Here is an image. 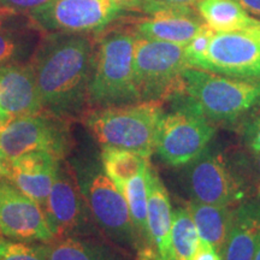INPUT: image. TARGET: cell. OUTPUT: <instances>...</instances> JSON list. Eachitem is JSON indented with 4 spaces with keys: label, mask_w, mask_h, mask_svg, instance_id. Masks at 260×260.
Masks as SVG:
<instances>
[{
    "label": "cell",
    "mask_w": 260,
    "mask_h": 260,
    "mask_svg": "<svg viewBox=\"0 0 260 260\" xmlns=\"http://www.w3.org/2000/svg\"><path fill=\"white\" fill-rule=\"evenodd\" d=\"M94 48L83 34H50L30 61L45 111L68 118L88 103Z\"/></svg>",
    "instance_id": "1"
},
{
    "label": "cell",
    "mask_w": 260,
    "mask_h": 260,
    "mask_svg": "<svg viewBox=\"0 0 260 260\" xmlns=\"http://www.w3.org/2000/svg\"><path fill=\"white\" fill-rule=\"evenodd\" d=\"M162 115L159 100L96 107L84 116V124L103 148H121L149 158L155 152Z\"/></svg>",
    "instance_id": "2"
},
{
    "label": "cell",
    "mask_w": 260,
    "mask_h": 260,
    "mask_svg": "<svg viewBox=\"0 0 260 260\" xmlns=\"http://www.w3.org/2000/svg\"><path fill=\"white\" fill-rule=\"evenodd\" d=\"M136 34L110 32L94 51L92 74L88 83V104L107 107L138 103L140 100L134 76Z\"/></svg>",
    "instance_id": "3"
},
{
    "label": "cell",
    "mask_w": 260,
    "mask_h": 260,
    "mask_svg": "<svg viewBox=\"0 0 260 260\" xmlns=\"http://www.w3.org/2000/svg\"><path fill=\"white\" fill-rule=\"evenodd\" d=\"M184 92L210 121L232 122L260 105V81L223 76L211 71L187 68Z\"/></svg>",
    "instance_id": "4"
},
{
    "label": "cell",
    "mask_w": 260,
    "mask_h": 260,
    "mask_svg": "<svg viewBox=\"0 0 260 260\" xmlns=\"http://www.w3.org/2000/svg\"><path fill=\"white\" fill-rule=\"evenodd\" d=\"M187 68L183 46L136 35L134 76L141 102H161L183 93Z\"/></svg>",
    "instance_id": "5"
},
{
    "label": "cell",
    "mask_w": 260,
    "mask_h": 260,
    "mask_svg": "<svg viewBox=\"0 0 260 260\" xmlns=\"http://www.w3.org/2000/svg\"><path fill=\"white\" fill-rule=\"evenodd\" d=\"M77 181L87 209L100 229L113 242L125 248H138L140 239L124 195L104 169L88 165L79 172Z\"/></svg>",
    "instance_id": "6"
},
{
    "label": "cell",
    "mask_w": 260,
    "mask_h": 260,
    "mask_svg": "<svg viewBox=\"0 0 260 260\" xmlns=\"http://www.w3.org/2000/svg\"><path fill=\"white\" fill-rule=\"evenodd\" d=\"M213 135L210 119L187 98L183 105L162 115L155 152L167 164L182 167L203 154Z\"/></svg>",
    "instance_id": "7"
},
{
    "label": "cell",
    "mask_w": 260,
    "mask_h": 260,
    "mask_svg": "<svg viewBox=\"0 0 260 260\" xmlns=\"http://www.w3.org/2000/svg\"><path fill=\"white\" fill-rule=\"evenodd\" d=\"M70 141L64 118L47 111L10 119L0 125V148L9 161L32 151H46L63 159Z\"/></svg>",
    "instance_id": "8"
},
{
    "label": "cell",
    "mask_w": 260,
    "mask_h": 260,
    "mask_svg": "<svg viewBox=\"0 0 260 260\" xmlns=\"http://www.w3.org/2000/svg\"><path fill=\"white\" fill-rule=\"evenodd\" d=\"M122 10L113 0H52L29 12V19L48 34L84 35L103 30Z\"/></svg>",
    "instance_id": "9"
},
{
    "label": "cell",
    "mask_w": 260,
    "mask_h": 260,
    "mask_svg": "<svg viewBox=\"0 0 260 260\" xmlns=\"http://www.w3.org/2000/svg\"><path fill=\"white\" fill-rule=\"evenodd\" d=\"M189 68L260 81V41L246 31L216 32L206 53Z\"/></svg>",
    "instance_id": "10"
},
{
    "label": "cell",
    "mask_w": 260,
    "mask_h": 260,
    "mask_svg": "<svg viewBox=\"0 0 260 260\" xmlns=\"http://www.w3.org/2000/svg\"><path fill=\"white\" fill-rule=\"evenodd\" d=\"M0 233L18 241L54 239L42 207L6 178L0 180Z\"/></svg>",
    "instance_id": "11"
},
{
    "label": "cell",
    "mask_w": 260,
    "mask_h": 260,
    "mask_svg": "<svg viewBox=\"0 0 260 260\" xmlns=\"http://www.w3.org/2000/svg\"><path fill=\"white\" fill-rule=\"evenodd\" d=\"M188 183L194 199L205 204L228 206L243 199V190L220 154L205 149L190 162Z\"/></svg>",
    "instance_id": "12"
},
{
    "label": "cell",
    "mask_w": 260,
    "mask_h": 260,
    "mask_svg": "<svg viewBox=\"0 0 260 260\" xmlns=\"http://www.w3.org/2000/svg\"><path fill=\"white\" fill-rule=\"evenodd\" d=\"M86 207L77 176L61 161L44 207L48 226L54 239L71 236L79 232L86 222Z\"/></svg>",
    "instance_id": "13"
},
{
    "label": "cell",
    "mask_w": 260,
    "mask_h": 260,
    "mask_svg": "<svg viewBox=\"0 0 260 260\" xmlns=\"http://www.w3.org/2000/svg\"><path fill=\"white\" fill-rule=\"evenodd\" d=\"M140 8L149 17L135 25V34L151 40L171 42L186 47L204 23L193 15L191 6L162 4L142 0Z\"/></svg>",
    "instance_id": "14"
},
{
    "label": "cell",
    "mask_w": 260,
    "mask_h": 260,
    "mask_svg": "<svg viewBox=\"0 0 260 260\" xmlns=\"http://www.w3.org/2000/svg\"><path fill=\"white\" fill-rule=\"evenodd\" d=\"M44 111L31 64L16 61L2 65L0 115L5 122Z\"/></svg>",
    "instance_id": "15"
},
{
    "label": "cell",
    "mask_w": 260,
    "mask_h": 260,
    "mask_svg": "<svg viewBox=\"0 0 260 260\" xmlns=\"http://www.w3.org/2000/svg\"><path fill=\"white\" fill-rule=\"evenodd\" d=\"M61 159L46 151H32L10 161L9 178L44 210Z\"/></svg>",
    "instance_id": "16"
},
{
    "label": "cell",
    "mask_w": 260,
    "mask_h": 260,
    "mask_svg": "<svg viewBox=\"0 0 260 260\" xmlns=\"http://www.w3.org/2000/svg\"><path fill=\"white\" fill-rule=\"evenodd\" d=\"M148 247L154 260H177L171 240L172 210L170 197L158 172L149 165L147 171Z\"/></svg>",
    "instance_id": "17"
},
{
    "label": "cell",
    "mask_w": 260,
    "mask_h": 260,
    "mask_svg": "<svg viewBox=\"0 0 260 260\" xmlns=\"http://www.w3.org/2000/svg\"><path fill=\"white\" fill-rule=\"evenodd\" d=\"M260 235V199L233 210L232 224L223 248V260H253Z\"/></svg>",
    "instance_id": "18"
},
{
    "label": "cell",
    "mask_w": 260,
    "mask_h": 260,
    "mask_svg": "<svg viewBox=\"0 0 260 260\" xmlns=\"http://www.w3.org/2000/svg\"><path fill=\"white\" fill-rule=\"evenodd\" d=\"M186 207L200 239L212 245L222 254L232 224L233 210L228 206L205 204L195 199L189 201Z\"/></svg>",
    "instance_id": "19"
},
{
    "label": "cell",
    "mask_w": 260,
    "mask_h": 260,
    "mask_svg": "<svg viewBox=\"0 0 260 260\" xmlns=\"http://www.w3.org/2000/svg\"><path fill=\"white\" fill-rule=\"evenodd\" d=\"M197 9L205 23L216 32L245 31L260 23L237 0H199Z\"/></svg>",
    "instance_id": "20"
},
{
    "label": "cell",
    "mask_w": 260,
    "mask_h": 260,
    "mask_svg": "<svg viewBox=\"0 0 260 260\" xmlns=\"http://www.w3.org/2000/svg\"><path fill=\"white\" fill-rule=\"evenodd\" d=\"M151 162L139 172L136 176L130 178L118 188L124 195L128 204L130 217L133 224L141 241L148 243L147 230V206H148V190H147V171Z\"/></svg>",
    "instance_id": "21"
},
{
    "label": "cell",
    "mask_w": 260,
    "mask_h": 260,
    "mask_svg": "<svg viewBox=\"0 0 260 260\" xmlns=\"http://www.w3.org/2000/svg\"><path fill=\"white\" fill-rule=\"evenodd\" d=\"M148 162L149 158L138 152L121 148H103V169L117 187L136 176Z\"/></svg>",
    "instance_id": "22"
},
{
    "label": "cell",
    "mask_w": 260,
    "mask_h": 260,
    "mask_svg": "<svg viewBox=\"0 0 260 260\" xmlns=\"http://www.w3.org/2000/svg\"><path fill=\"white\" fill-rule=\"evenodd\" d=\"M47 260H113L102 247L74 236L45 243Z\"/></svg>",
    "instance_id": "23"
},
{
    "label": "cell",
    "mask_w": 260,
    "mask_h": 260,
    "mask_svg": "<svg viewBox=\"0 0 260 260\" xmlns=\"http://www.w3.org/2000/svg\"><path fill=\"white\" fill-rule=\"evenodd\" d=\"M171 240L177 260L193 259L200 236L187 207H178L172 212Z\"/></svg>",
    "instance_id": "24"
},
{
    "label": "cell",
    "mask_w": 260,
    "mask_h": 260,
    "mask_svg": "<svg viewBox=\"0 0 260 260\" xmlns=\"http://www.w3.org/2000/svg\"><path fill=\"white\" fill-rule=\"evenodd\" d=\"M28 39L27 32L19 28H9L6 25L0 29V67L18 61L19 57L27 51Z\"/></svg>",
    "instance_id": "25"
},
{
    "label": "cell",
    "mask_w": 260,
    "mask_h": 260,
    "mask_svg": "<svg viewBox=\"0 0 260 260\" xmlns=\"http://www.w3.org/2000/svg\"><path fill=\"white\" fill-rule=\"evenodd\" d=\"M0 260H47L45 245L0 240Z\"/></svg>",
    "instance_id": "26"
},
{
    "label": "cell",
    "mask_w": 260,
    "mask_h": 260,
    "mask_svg": "<svg viewBox=\"0 0 260 260\" xmlns=\"http://www.w3.org/2000/svg\"><path fill=\"white\" fill-rule=\"evenodd\" d=\"M214 34H216V31L206 23L201 25L199 31L194 35V38L191 39L189 44L184 47V54H186L188 67H189L190 63L199 59V58L206 53Z\"/></svg>",
    "instance_id": "27"
},
{
    "label": "cell",
    "mask_w": 260,
    "mask_h": 260,
    "mask_svg": "<svg viewBox=\"0 0 260 260\" xmlns=\"http://www.w3.org/2000/svg\"><path fill=\"white\" fill-rule=\"evenodd\" d=\"M51 2L52 0H0V6L14 9L18 12H30Z\"/></svg>",
    "instance_id": "28"
},
{
    "label": "cell",
    "mask_w": 260,
    "mask_h": 260,
    "mask_svg": "<svg viewBox=\"0 0 260 260\" xmlns=\"http://www.w3.org/2000/svg\"><path fill=\"white\" fill-rule=\"evenodd\" d=\"M191 260H223V256L212 245L200 239L197 251Z\"/></svg>",
    "instance_id": "29"
},
{
    "label": "cell",
    "mask_w": 260,
    "mask_h": 260,
    "mask_svg": "<svg viewBox=\"0 0 260 260\" xmlns=\"http://www.w3.org/2000/svg\"><path fill=\"white\" fill-rule=\"evenodd\" d=\"M248 145L253 152L260 153V117L248 129Z\"/></svg>",
    "instance_id": "30"
},
{
    "label": "cell",
    "mask_w": 260,
    "mask_h": 260,
    "mask_svg": "<svg viewBox=\"0 0 260 260\" xmlns=\"http://www.w3.org/2000/svg\"><path fill=\"white\" fill-rule=\"evenodd\" d=\"M19 15H21V12L16 11L14 9L0 6V29L14 23L16 19L19 17Z\"/></svg>",
    "instance_id": "31"
},
{
    "label": "cell",
    "mask_w": 260,
    "mask_h": 260,
    "mask_svg": "<svg viewBox=\"0 0 260 260\" xmlns=\"http://www.w3.org/2000/svg\"><path fill=\"white\" fill-rule=\"evenodd\" d=\"M249 14H253L260 17V0H237Z\"/></svg>",
    "instance_id": "32"
},
{
    "label": "cell",
    "mask_w": 260,
    "mask_h": 260,
    "mask_svg": "<svg viewBox=\"0 0 260 260\" xmlns=\"http://www.w3.org/2000/svg\"><path fill=\"white\" fill-rule=\"evenodd\" d=\"M10 161L0 148V178H9Z\"/></svg>",
    "instance_id": "33"
},
{
    "label": "cell",
    "mask_w": 260,
    "mask_h": 260,
    "mask_svg": "<svg viewBox=\"0 0 260 260\" xmlns=\"http://www.w3.org/2000/svg\"><path fill=\"white\" fill-rule=\"evenodd\" d=\"M136 260H154V254L151 247L145 246L139 251L138 259Z\"/></svg>",
    "instance_id": "34"
},
{
    "label": "cell",
    "mask_w": 260,
    "mask_h": 260,
    "mask_svg": "<svg viewBox=\"0 0 260 260\" xmlns=\"http://www.w3.org/2000/svg\"><path fill=\"white\" fill-rule=\"evenodd\" d=\"M154 2L162 3V4H170V5H180V6H191L199 0H154Z\"/></svg>",
    "instance_id": "35"
},
{
    "label": "cell",
    "mask_w": 260,
    "mask_h": 260,
    "mask_svg": "<svg viewBox=\"0 0 260 260\" xmlns=\"http://www.w3.org/2000/svg\"><path fill=\"white\" fill-rule=\"evenodd\" d=\"M117 4L121 5L123 9H135L140 8L142 0H113Z\"/></svg>",
    "instance_id": "36"
},
{
    "label": "cell",
    "mask_w": 260,
    "mask_h": 260,
    "mask_svg": "<svg viewBox=\"0 0 260 260\" xmlns=\"http://www.w3.org/2000/svg\"><path fill=\"white\" fill-rule=\"evenodd\" d=\"M245 31L248 32V34H251L252 37H254L255 39H258V40L260 41V23H258L256 25H253V27L248 28Z\"/></svg>",
    "instance_id": "37"
},
{
    "label": "cell",
    "mask_w": 260,
    "mask_h": 260,
    "mask_svg": "<svg viewBox=\"0 0 260 260\" xmlns=\"http://www.w3.org/2000/svg\"><path fill=\"white\" fill-rule=\"evenodd\" d=\"M253 260H260V235H259V240H258V245H256L254 259Z\"/></svg>",
    "instance_id": "38"
},
{
    "label": "cell",
    "mask_w": 260,
    "mask_h": 260,
    "mask_svg": "<svg viewBox=\"0 0 260 260\" xmlns=\"http://www.w3.org/2000/svg\"><path fill=\"white\" fill-rule=\"evenodd\" d=\"M256 165H258V169L260 170V153H258V159H256Z\"/></svg>",
    "instance_id": "39"
},
{
    "label": "cell",
    "mask_w": 260,
    "mask_h": 260,
    "mask_svg": "<svg viewBox=\"0 0 260 260\" xmlns=\"http://www.w3.org/2000/svg\"><path fill=\"white\" fill-rule=\"evenodd\" d=\"M4 123H5V119L3 118V116H2V115H0V125L4 124Z\"/></svg>",
    "instance_id": "40"
}]
</instances>
